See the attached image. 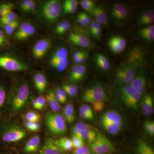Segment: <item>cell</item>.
Returning a JSON list of instances; mask_svg holds the SVG:
<instances>
[{"instance_id": "1", "label": "cell", "mask_w": 154, "mask_h": 154, "mask_svg": "<svg viewBox=\"0 0 154 154\" xmlns=\"http://www.w3.org/2000/svg\"><path fill=\"white\" fill-rule=\"evenodd\" d=\"M27 133L25 130L18 125L0 121V142L10 143L17 142L26 137Z\"/></svg>"}, {"instance_id": "2", "label": "cell", "mask_w": 154, "mask_h": 154, "mask_svg": "<svg viewBox=\"0 0 154 154\" xmlns=\"http://www.w3.org/2000/svg\"><path fill=\"white\" fill-rule=\"evenodd\" d=\"M30 90L26 84L21 85L15 92L9 94L7 106L11 112H17L22 110L26 105L29 98Z\"/></svg>"}, {"instance_id": "3", "label": "cell", "mask_w": 154, "mask_h": 154, "mask_svg": "<svg viewBox=\"0 0 154 154\" xmlns=\"http://www.w3.org/2000/svg\"><path fill=\"white\" fill-rule=\"evenodd\" d=\"M45 123L48 129L54 134H63L66 131V121L63 115L58 113L47 112Z\"/></svg>"}, {"instance_id": "4", "label": "cell", "mask_w": 154, "mask_h": 154, "mask_svg": "<svg viewBox=\"0 0 154 154\" xmlns=\"http://www.w3.org/2000/svg\"><path fill=\"white\" fill-rule=\"evenodd\" d=\"M0 69L8 72L22 71L28 70V66L8 54L0 53Z\"/></svg>"}, {"instance_id": "5", "label": "cell", "mask_w": 154, "mask_h": 154, "mask_svg": "<svg viewBox=\"0 0 154 154\" xmlns=\"http://www.w3.org/2000/svg\"><path fill=\"white\" fill-rule=\"evenodd\" d=\"M122 99L125 105L131 109L136 110L138 107L141 96L133 89L131 85H123L120 87Z\"/></svg>"}, {"instance_id": "6", "label": "cell", "mask_w": 154, "mask_h": 154, "mask_svg": "<svg viewBox=\"0 0 154 154\" xmlns=\"http://www.w3.org/2000/svg\"><path fill=\"white\" fill-rule=\"evenodd\" d=\"M61 9V5L59 1H49L42 7V15L48 22H55L60 17Z\"/></svg>"}, {"instance_id": "7", "label": "cell", "mask_w": 154, "mask_h": 154, "mask_svg": "<svg viewBox=\"0 0 154 154\" xmlns=\"http://www.w3.org/2000/svg\"><path fill=\"white\" fill-rule=\"evenodd\" d=\"M84 102L92 103L96 102H105L107 94L101 85H96L88 88L83 94Z\"/></svg>"}, {"instance_id": "8", "label": "cell", "mask_w": 154, "mask_h": 154, "mask_svg": "<svg viewBox=\"0 0 154 154\" xmlns=\"http://www.w3.org/2000/svg\"><path fill=\"white\" fill-rule=\"evenodd\" d=\"M137 72V68L125 63L116 72V80L119 82L125 85H130Z\"/></svg>"}, {"instance_id": "9", "label": "cell", "mask_w": 154, "mask_h": 154, "mask_svg": "<svg viewBox=\"0 0 154 154\" xmlns=\"http://www.w3.org/2000/svg\"><path fill=\"white\" fill-rule=\"evenodd\" d=\"M145 53L139 48L135 47L130 51L126 57V63L135 67L142 66L145 62Z\"/></svg>"}, {"instance_id": "10", "label": "cell", "mask_w": 154, "mask_h": 154, "mask_svg": "<svg viewBox=\"0 0 154 154\" xmlns=\"http://www.w3.org/2000/svg\"><path fill=\"white\" fill-rule=\"evenodd\" d=\"M36 31V29L33 25L27 22L22 23L19 29L14 33V37L19 40L27 39L32 36Z\"/></svg>"}, {"instance_id": "11", "label": "cell", "mask_w": 154, "mask_h": 154, "mask_svg": "<svg viewBox=\"0 0 154 154\" xmlns=\"http://www.w3.org/2000/svg\"><path fill=\"white\" fill-rule=\"evenodd\" d=\"M146 77L142 71L137 72L136 75L130 85L133 89L140 96L143 95L145 91Z\"/></svg>"}, {"instance_id": "12", "label": "cell", "mask_w": 154, "mask_h": 154, "mask_svg": "<svg viewBox=\"0 0 154 154\" xmlns=\"http://www.w3.org/2000/svg\"><path fill=\"white\" fill-rule=\"evenodd\" d=\"M126 41L125 38L120 36L111 37L108 42L110 49L114 53L119 54L123 51L126 47Z\"/></svg>"}, {"instance_id": "13", "label": "cell", "mask_w": 154, "mask_h": 154, "mask_svg": "<svg viewBox=\"0 0 154 154\" xmlns=\"http://www.w3.org/2000/svg\"><path fill=\"white\" fill-rule=\"evenodd\" d=\"M87 71V68L82 64H76L72 68L68 79L72 83H78L82 81Z\"/></svg>"}, {"instance_id": "14", "label": "cell", "mask_w": 154, "mask_h": 154, "mask_svg": "<svg viewBox=\"0 0 154 154\" xmlns=\"http://www.w3.org/2000/svg\"><path fill=\"white\" fill-rule=\"evenodd\" d=\"M101 120L102 123L123 125L121 115L115 110H108L105 112L101 116Z\"/></svg>"}, {"instance_id": "15", "label": "cell", "mask_w": 154, "mask_h": 154, "mask_svg": "<svg viewBox=\"0 0 154 154\" xmlns=\"http://www.w3.org/2000/svg\"><path fill=\"white\" fill-rule=\"evenodd\" d=\"M111 16L116 22H122L126 19L128 15L127 9L123 5L115 4L111 9Z\"/></svg>"}, {"instance_id": "16", "label": "cell", "mask_w": 154, "mask_h": 154, "mask_svg": "<svg viewBox=\"0 0 154 154\" xmlns=\"http://www.w3.org/2000/svg\"><path fill=\"white\" fill-rule=\"evenodd\" d=\"M98 144L103 154L110 153L114 151L115 149L112 143L105 136L101 133L96 134L95 140Z\"/></svg>"}, {"instance_id": "17", "label": "cell", "mask_w": 154, "mask_h": 154, "mask_svg": "<svg viewBox=\"0 0 154 154\" xmlns=\"http://www.w3.org/2000/svg\"><path fill=\"white\" fill-rule=\"evenodd\" d=\"M50 44V41L47 39H42L37 42L33 49L34 57L36 58L43 57L49 48Z\"/></svg>"}, {"instance_id": "18", "label": "cell", "mask_w": 154, "mask_h": 154, "mask_svg": "<svg viewBox=\"0 0 154 154\" xmlns=\"http://www.w3.org/2000/svg\"><path fill=\"white\" fill-rule=\"evenodd\" d=\"M62 150L52 138H47L45 142L40 154H62Z\"/></svg>"}, {"instance_id": "19", "label": "cell", "mask_w": 154, "mask_h": 154, "mask_svg": "<svg viewBox=\"0 0 154 154\" xmlns=\"http://www.w3.org/2000/svg\"><path fill=\"white\" fill-rule=\"evenodd\" d=\"M69 39L73 44L82 48H88L91 43L88 37L83 34L75 33H70Z\"/></svg>"}, {"instance_id": "20", "label": "cell", "mask_w": 154, "mask_h": 154, "mask_svg": "<svg viewBox=\"0 0 154 154\" xmlns=\"http://www.w3.org/2000/svg\"><path fill=\"white\" fill-rule=\"evenodd\" d=\"M142 112L145 116H149L153 113V101L149 94H146L144 96L142 102Z\"/></svg>"}, {"instance_id": "21", "label": "cell", "mask_w": 154, "mask_h": 154, "mask_svg": "<svg viewBox=\"0 0 154 154\" xmlns=\"http://www.w3.org/2000/svg\"><path fill=\"white\" fill-rule=\"evenodd\" d=\"M40 143V137L38 136H34L30 138L25 144L24 151L27 153L35 152L38 150Z\"/></svg>"}, {"instance_id": "22", "label": "cell", "mask_w": 154, "mask_h": 154, "mask_svg": "<svg viewBox=\"0 0 154 154\" xmlns=\"http://www.w3.org/2000/svg\"><path fill=\"white\" fill-rule=\"evenodd\" d=\"M92 14L96 21L101 25H106L108 23V18L105 11L100 7H96Z\"/></svg>"}, {"instance_id": "23", "label": "cell", "mask_w": 154, "mask_h": 154, "mask_svg": "<svg viewBox=\"0 0 154 154\" xmlns=\"http://www.w3.org/2000/svg\"><path fill=\"white\" fill-rule=\"evenodd\" d=\"M95 61L98 66L104 71L109 70L110 69V61L106 56L102 54H96L95 57Z\"/></svg>"}, {"instance_id": "24", "label": "cell", "mask_w": 154, "mask_h": 154, "mask_svg": "<svg viewBox=\"0 0 154 154\" xmlns=\"http://www.w3.org/2000/svg\"><path fill=\"white\" fill-rule=\"evenodd\" d=\"M34 81L36 89L40 93L44 92L47 86V81L45 76L40 73H38L34 77Z\"/></svg>"}, {"instance_id": "25", "label": "cell", "mask_w": 154, "mask_h": 154, "mask_svg": "<svg viewBox=\"0 0 154 154\" xmlns=\"http://www.w3.org/2000/svg\"><path fill=\"white\" fill-rule=\"evenodd\" d=\"M46 100L49 104L50 107L54 113H57L60 110L61 106L54 97V92L50 90L46 95Z\"/></svg>"}, {"instance_id": "26", "label": "cell", "mask_w": 154, "mask_h": 154, "mask_svg": "<svg viewBox=\"0 0 154 154\" xmlns=\"http://www.w3.org/2000/svg\"><path fill=\"white\" fill-rule=\"evenodd\" d=\"M154 22V12L151 10L146 11L141 16L139 20L138 24L140 25H148Z\"/></svg>"}, {"instance_id": "27", "label": "cell", "mask_w": 154, "mask_h": 154, "mask_svg": "<svg viewBox=\"0 0 154 154\" xmlns=\"http://www.w3.org/2000/svg\"><path fill=\"white\" fill-rule=\"evenodd\" d=\"M63 116L67 123H72L75 119L74 107L71 103H69L64 108Z\"/></svg>"}, {"instance_id": "28", "label": "cell", "mask_w": 154, "mask_h": 154, "mask_svg": "<svg viewBox=\"0 0 154 154\" xmlns=\"http://www.w3.org/2000/svg\"><path fill=\"white\" fill-rule=\"evenodd\" d=\"M51 65L53 68L60 72L64 71L69 64L68 58L60 60L51 59Z\"/></svg>"}, {"instance_id": "29", "label": "cell", "mask_w": 154, "mask_h": 154, "mask_svg": "<svg viewBox=\"0 0 154 154\" xmlns=\"http://www.w3.org/2000/svg\"><path fill=\"white\" fill-rule=\"evenodd\" d=\"M7 89L4 83L0 82V117L5 106H7L8 96Z\"/></svg>"}, {"instance_id": "30", "label": "cell", "mask_w": 154, "mask_h": 154, "mask_svg": "<svg viewBox=\"0 0 154 154\" xmlns=\"http://www.w3.org/2000/svg\"><path fill=\"white\" fill-rule=\"evenodd\" d=\"M78 136L82 138L84 140H86L91 144L96 140V134L93 130H86L81 131Z\"/></svg>"}, {"instance_id": "31", "label": "cell", "mask_w": 154, "mask_h": 154, "mask_svg": "<svg viewBox=\"0 0 154 154\" xmlns=\"http://www.w3.org/2000/svg\"><path fill=\"white\" fill-rule=\"evenodd\" d=\"M140 34L144 39L149 41H154V26L152 25L142 28L140 31Z\"/></svg>"}, {"instance_id": "32", "label": "cell", "mask_w": 154, "mask_h": 154, "mask_svg": "<svg viewBox=\"0 0 154 154\" xmlns=\"http://www.w3.org/2000/svg\"><path fill=\"white\" fill-rule=\"evenodd\" d=\"M137 154H154L153 150L143 140L139 141L137 146Z\"/></svg>"}, {"instance_id": "33", "label": "cell", "mask_w": 154, "mask_h": 154, "mask_svg": "<svg viewBox=\"0 0 154 154\" xmlns=\"http://www.w3.org/2000/svg\"><path fill=\"white\" fill-rule=\"evenodd\" d=\"M56 141L62 150L69 151L73 148L71 139L69 138H61L58 140H56Z\"/></svg>"}, {"instance_id": "34", "label": "cell", "mask_w": 154, "mask_h": 154, "mask_svg": "<svg viewBox=\"0 0 154 154\" xmlns=\"http://www.w3.org/2000/svg\"><path fill=\"white\" fill-rule=\"evenodd\" d=\"M22 118L25 119V121L38 123L41 120V115L37 112L30 111L23 114Z\"/></svg>"}, {"instance_id": "35", "label": "cell", "mask_w": 154, "mask_h": 154, "mask_svg": "<svg viewBox=\"0 0 154 154\" xmlns=\"http://www.w3.org/2000/svg\"><path fill=\"white\" fill-rule=\"evenodd\" d=\"M17 18V14L13 11L9 13L5 17L0 18V28L16 21Z\"/></svg>"}, {"instance_id": "36", "label": "cell", "mask_w": 154, "mask_h": 154, "mask_svg": "<svg viewBox=\"0 0 154 154\" xmlns=\"http://www.w3.org/2000/svg\"><path fill=\"white\" fill-rule=\"evenodd\" d=\"M68 51L65 48H58L53 54L51 59L60 60L67 58Z\"/></svg>"}, {"instance_id": "37", "label": "cell", "mask_w": 154, "mask_h": 154, "mask_svg": "<svg viewBox=\"0 0 154 154\" xmlns=\"http://www.w3.org/2000/svg\"><path fill=\"white\" fill-rule=\"evenodd\" d=\"M19 25V22L18 21H14L11 22L8 25L3 26L2 28L6 36L7 35H11L14 33V30H16Z\"/></svg>"}, {"instance_id": "38", "label": "cell", "mask_w": 154, "mask_h": 154, "mask_svg": "<svg viewBox=\"0 0 154 154\" xmlns=\"http://www.w3.org/2000/svg\"><path fill=\"white\" fill-rule=\"evenodd\" d=\"M62 88L66 94L71 97H75L78 94V88L74 85L64 84L63 85Z\"/></svg>"}, {"instance_id": "39", "label": "cell", "mask_w": 154, "mask_h": 154, "mask_svg": "<svg viewBox=\"0 0 154 154\" xmlns=\"http://www.w3.org/2000/svg\"><path fill=\"white\" fill-rule=\"evenodd\" d=\"M80 5L84 10L91 14L93 13L94 8L96 7L94 2L91 0H82L80 2Z\"/></svg>"}, {"instance_id": "40", "label": "cell", "mask_w": 154, "mask_h": 154, "mask_svg": "<svg viewBox=\"0 0 154 154\" xmlns=\"http://www.w3.org/2000/svg\"><path fill=\"white\" fill-rule=\"evenodd\" d=\"M24 124L26 129L31 132H37L40 129V125L37 122L25 121Z\"/></svg>"}, {"instance_id": "41", "label": "cell", "mask_w": 154, "mask_h": 154, "mask_svg": "<svg viewBox=\"0 0 154 154\" xmlns=\"http://www.w3.org/2000/svg\"><path fill=\"white\" fill-rule=\"evenodd\" d=\"M2 8V14L1 17H5L9 13L13 11L14 5L12 3H3L1 4Z\"/></svg>"}, {"instance_id": "42", "label": "cell", "mask_w": 154, "mask_h": 154, "mask_svg": "<svg viewBox=\"0 0 154 154\" xmlns=\"http://www.w3.org/2000/svg\"><path fill=\"white\" fill-rule=\"evenodd\" d=\"M71 140L73 147L75 149L81 147L85 146L84 140L82 138L78 136L72 134Z\"/></svg>"}, {"instance_id": "43", "label": "cell", "mask_w": 154, "mask_h": 154, "mask_svg": "<svg viewBox=\"0 0 154 154\" xmlns=\"http://www.w3.org/2000/svg\"><path fill=\"white\" fill-rule=\"evenodd\" d=\"M145 128L149 134L151 136L154 135V121H146L144 124Z\"/></svg>"}, {"instance_id": "44", "label": "cell", "mask_w": 154, "mask_h": 154, "mask_svg": "<svg viewBox=\"0 0 154 154\" xmlns=\"http://www.w3.org/2000/svg\"><path fill=\"white\" fill-rule=\"evenodd\" d=\"M76 129L79 130L80 131L83 130H93L92 126L89 125L84 123L82 122H79L75 125V126L73 127Z\"/></svg>"}, {"instance_id": "45", "label": "cell", "mask_w": 154, "mask_h": 154, "mask_svg": "<svg viewBox=\"0 0 154 154\" xmlns=\"http://www.w3.org/2000/svg\"><path fill=\"white\" fill-rule=\"evenodd\" d=\"M73 154H92L91 150L87 146H84L74 150Z\"/></svg>"}, {"instance_id": "46", "label": "cell", "mask_w": 154, "mask_h": 154, "mask_svg": "<svg viewBox=\"0 0 154 154\" xmlns=\"http://www.w3.org/2000/svg\"><path fill=\"white\" fill-rule=\"evenodd\" d=\"M93 108L96 112H101L104 109L105 106L104 102H96L91 103Z\"/></svg>"}, {"instance_id": "47", "label": "cell", "mask_w": 154, "mask_h": 154, "mask_svg": "<svg viewBox=\"0 0 154 154\" xmlns=\"http://www.w3.org/2000/svg\"><path fill=\"white\" fill-rule=\"evenodd\" d=\"M36 99L38 103V110H42L46 105L47 102L46 98L44 96L41 95L38 96Z\"/></svg>"}, {"instance_id": "48", "label": "cell", "mask_w": 154, "mask_h": 154, "mask_svg": "<svg viewBox=\"0 0 154 154\" xmlns=\"http://www.w3.org/2000/svg\"><path fill=\"white\" fill-rule=\"evenodd\" d=\"M8 44L7 36L2 28H0V49L5 47Z\"/></svg>"}, {"instance_id": "49", "label": "cell", "mask_w": 154, "mask_h": 154, "mask_svg": "<svg viewBox=\"0 0 154 154\" xmlns=\"http://www.w3.org/2000/svg\"><path fill=\"white\" fill-rule=\"evenodd\" d=\"M55 94H56L60 99L63 103H65L67 100V94L63 89L57 88L55 90Z\"/></svg>"}, {"instance_id": "50", "label": "cell", "mask_w": 154, "mask_h": 154, "mask_svg": "<svg viewBox=\"0 0 154 154\" xmlns=\"http://www.w3.org/2000/svg\"><path fill=\"white\" fill-rule=\"evenodd\" d=\"M79 113H85L92 116H94V112L91 107L89 105H83L80 107Z\"/></svg>"}, {"instance_id": "51", "label": "cell", "mask_w": 154, "mask_h": 154, "mask_svg": "<svg viewBox=\"0 0 154 154\" xmlns=\"http://www.w3.org/2000/svg\"><path fill=\"white\" fill-rule=\"evenodd\" d=\"M90 32L92 34L96 30H102L101 25L96 22V20H93L90 24Z\"/></svg>"}, {"instance_id": "52", "label": "cell", "mask_w": 154, "mask_h": 154, "mask_svg": "<svg viewBox=\"0 0 154 154\" xmlns=\"http://www.w3.org/2000/svg\"><path fill=\"white\" fill-rule=\"evenodd\" d=\"M70 26L71 24L69 21H67V20L63 21L62 27L61 29L60 32L59 34V35L63 34V33H64L65 32H66L67 30H69Z\"/></svg>"}, {"instance_id": "53", "label": "cell", "mask_w": 154, "mask_h": 154, "mask_svg": "<svg viewBox=\"0 0 154 154\" xmlns=\"http://www.w3.org/2000/svg\"><path fill=\"white\" fill-rule=\"evenodd\" d=\"M78 2L75 0H66L63 4V8L68 7H78Z\"/></svg>"}, {"instance_id": "54", "label": "cell", "mask_w": 154, "mask_h": 154, "mask_svg": "<svg viewBox=\"0 0 154 154\" xmlns=\"http://www.w3.org/2000/svg\"><path fill=\"white\" fill-rule=\"evenodd\" d=\"M77 22L84 28H87L89 26V25L86 23L85 21L83 19V17L81 16L80 13L78 14V16H77Z\"/></svg>"}, {"instance_id": "55", "label": "cell", "mask_w": 154, "mask_h": 154, "mask_svg": "<svg viewBox=\"0 0 154 154\" xmlns=\"http://www.w3.org/2000/svg\"><path fill=\"white\" fill-rule=\"evenodd\" d=\"M36 6V3L34 1L30 0L25 12H30L33 11L35 9Z\"/></svg>"}, {"instance_id": "56", "label": "cell", "mask_w": 154, "mask_h": 154, "mask_svg": "<svg viewBox=\"0 0 154 154\" xmlns=\"http://www.w3.org/2000/svg\"><path fill=\"white\" fill-rule=\"evenodd\" d=\"M78 7H68V8H63V12L65 14H74L76 11Z\"/></svg>"}, {"instance_id": "57", "label": "cell", "mask_w": 154, "mask_h": 154, "mask_svg": "<svg viewBox=\"0 0 154 154\" xmlns=\"http://www.w3.org/2000/svg\"><path fill=\"white\" fill-rule=\"evenodd\" d=\"M80 14H81V16L83 17V19L85 21L86 23L88 25H90L91 22V19L90 16L87 13H85V12H81V13H80Z\"/></svg>"}, {"instance_id": "58", "label": "cell", "mask_w": 154, "mask_h": 154, "mask_svg": "<svg viewBox=\"0 0 154 154\" xmlns=\"http://www.w3.org/2000/svg\"><path fill=\"white\" fill-rule=\"evenodd\" d=\"M80 116L81 118L85 120H93L94 119V116L90 115L85 113H80Z\"/></svg>"}, {"instance_id": "59", "label": "cell", "mask_w": 154, "mask_h": 154, "mask_svg": "<svg viewBox=\"0 0 154 154\" xmlns=\"http://www.w3.org/2000/svg\"><path fill=\"white\" fill-rule=\"evenodd\" d=\"M87 58H88V54H87V53L84 52L83 54L80 56L79 57V62L80 64L85 63L87 60Z\"/></svg>"}, {"instance_id": "60", "label": "cell", "mask_w": 154, "mask_h": 154, "mask_svg": "<svg viewBox=\"0 0 154 154\" xmlns=\"http://www.w3.org/2000/svg\"><path fill=\"white\" fill-rule=\"evenodd\" d=\"M30 0H24L22 1L20 3V7L22 11H25V9L27 8L28 3H29Z\"/></svg>"}, {"instance_id": "61", "label": "cell", "mask_w": 154, "mask_h": 154, "mask_svg": "<svg viewBox=\"0 0 154 154\" xmlns=\"http://www.w3.org/2000/svg\"><path fill=\"white\" fill-rule=\"evenodd\" d=\"M102 34V30H96L94 33H92V36H94V38H100Z\"/></svg>"}, {"instance_id": "62", "label": "cell", "mask_w": 154, "mask_h": 154, "mask_svg": "<svg viewBox=\"0 0 154 154\" xmlns=\"http://www.w3.org/2000/svg\"><path fill=\"white\" fill-rule=\"evenodd\" d=\"M32 105H33V108H34V109L38 110V103H37L36 99H33V101H32Z\"/></svg>"}, {"instance_id": "63", "label": "cell", "mask_w": 154, "mask_h": 154, "mask_svg": "<svg viewBox=\"0 0 154 154\" xmlns=\"http://www.w3.org/2000/svg\"><path fill=\"white\" fill-rule=\"evenodd\" d=\"M54 97H55V99L56 100V101H57L59 103H62V104L63 103V102L60 98L56 94H55V93H54Z\"/></svg>"}, {"instance_id": "64", "label": "cell", "mask_w": 154, "mask_h": 154, "mask_svg": "<svg viewBox=\"0 0 154 154\" xmlns=\"http://www.w3.org/2000/svg\"><path fill=\"white\" fill-rule=\"evenodd\" d=\"M2 8L1 6V4H0V18H1V16H2Z\"/></svg>"}]
</instances>
